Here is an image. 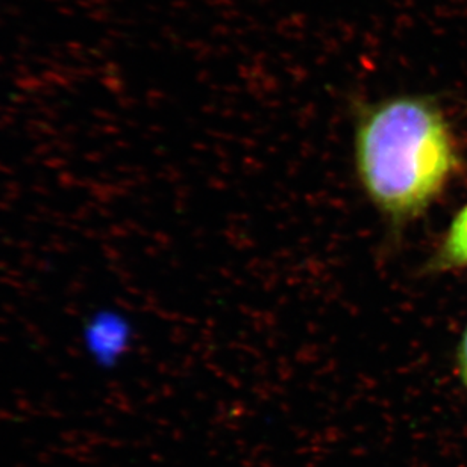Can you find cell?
Wrapping results in <instances>:
<instances>
[{
    "label": "cell",
    "instance_id": "obj_1",
    "mask_svg": "<svg viewBox=\"0 0 467 467\" xmlns=\"http://www.w3.org/2000/svg\"><path fill=\"white\" fill-rule=\"evenodd\" d=\"M359 187L391 231L418 221L460 169L454 130L432 96H389L354 105Z\"/></svg>",
    "mask_w": 467,
    "mask_h": 467
},
{
    "label": "cell",
    "instance_id": "obj_2",
    "mask_svg": "<svg viewBox=\"0 0 467 467\" xmlns=\"http://www.w3.org/2000/svg\"><path fill=\"white\" fill-rule=\"evenodd\" d=\"M428 269L431 272L467 269V203L451 221L428 263Z\"/></svg>",
    "mask_w": 467,
    "mask_h": 467
},
{
    "label": "cell",
    "instance_id": "obj_3",
    "mask_svg": "<svg viewBox=\"0 0 467 467\" xmlns=\"http://www.w3.org/2000/svg\"><path fill=\"white\" fill-rule=\"evenodd\" d=\"M457 372H459L460 381L467 391V325L457 348Z\"/></svg>",
    "mask_w": 467,
    "mask_h": 467
}]
</instances>
